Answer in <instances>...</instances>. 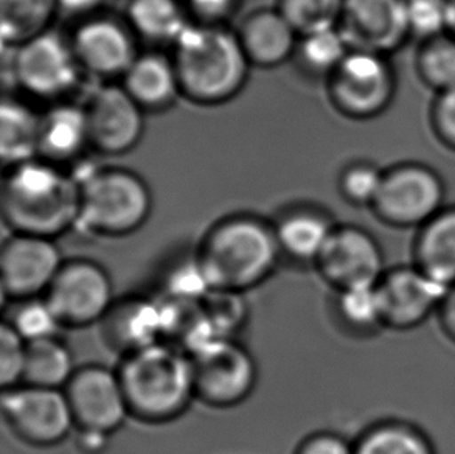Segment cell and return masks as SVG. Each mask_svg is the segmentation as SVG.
<instances>
[{
    "label": "cell",
    "instance_id": "cell-1",
    "mask_svg": "<svg viewBox=\"0 0 455 454\" xmlns=\"http://www.w3.org/2000/svg\"><path fill=\"white\" fill-rule=\"evenodd\" d=\"M2 216L12 232L55 239L80 218V184L47 160L12 166L2 185Z\"/></svg>",
    "mask_w": 455,
    "mask_h": 454
},
{
    "label": "cell",
    "instance_id": "cell-2",
    "mask_svg": "<svg viewBox=\"0 0 455 454\" xmlns=\"http://www.w3.org/2000/svg\"><path fill=\"white\" fill-rule=\"evenodd\" d=\"M180 93L197 105H221L246 86L252 66L240 37L224 25H188L174 43Z\"/></svg>",
    "mask_w": 455,
    "mask_h": 454
},
{
    "label": "cell",
    "instance_id": "cell-3",
    "mask_svg": "<svg viewBox=\"0 0 455 454\" xmlns=\"http://www.w3.org/2000/svg\"><path fill=\"white\" fill-rule=\"evenodd\" d=\"M280 254L275 226L257 216L238 215L218 223L196 257L212 288L244 293L271 276Z\"/></svg>",
    "mask_w": 455,
    "mask_h": 454
},
{
    "label": "cell",
    "instance_id": "cell-4",
    "mask_svg": "<svg viewBox=\"0 0 455 454\" xmlns=\"http://www.w3.org/2000/svg\"><path fill=\"white\" fill-rule=\"evenodd\" d=\"M117 372L131 416L148 424L174 420L196 397L190 356L165 343L124 356Z\"/></svg>",
    "mask_w": 455,
    "mask_h": 454
},
{
    "label": "cell",
    "instance_id": "cell-5",
    "mask_svg": "<svg viewBox=\"0 0 455 454\" xmlns=\"http://www.w3.org/2000/svg\"><path fill=\"white\" fill-rule=\"evenodd\" d=\"M76 179V178H75ZM80 184L78 224L101 237H124L147 223L153 197L147 182L126 168H97Z\"/></svg>",
    "mask_w": 455,
    "mask_h": 454
},
{
    "label": "cell",
    "instance_id": "cell-6",
    "mask_svg": "<svg viewBox=\"0 0 455 454\" xmlns=\"http://www.w3.org/2000/svg\"><path fill=\"white\" fill-rule=\"evenodd\" d=\"M12 49V81L24 91L41 99H60L80 81V62L72 43L44 31Z\"/></svg>",
    "mask_w": 455,
    "mask_h": 454
},
{
    "label": "cell",
    "instance_id": "cell-7",
    "mask_svg": "<svg viewBox=\"0 0 455 454\" xmlns=\"http://www.w3.org/2000/svg\"><path fill=\"white\" fill-rule=\"evenodd\" d=\"M332 105L351 118H371L387 109L395 95V74L386 55L351 49L330 77Z\"/></svg>",
    "mask_w": 455,
    "mask_h": 454
},
{
    "label": "cell",
    "instance_id": "cell-8",
    "mask_svg": "<svg viewBox=\"0 0 455 454\" xmlns=\"http://www.w3.org/2000/svg\"><path fill=\"white\" fill-rule=\"evenodd\" d=\"M444 185L429 166L403 164L384 172L371 209L390 226L421 227L444 209Z\"/></svg>",
    "mask_w": 455,
    "mask_h": 454
},
{
    "label": "cell",
    "instance_id": "cell-9",
    "mask_svg": "<svg viewBox=\"0 0 455 454\" xmlns=\"http://www.w3.org/2000/svg\"><path fill=\"white\" fill-rule=\"evenodd\" d=\"M190 360L195 393L213 408L240 405L257 385V364L234 338L215 339Z\"/></svg>",
    "mask_w": 455,
    "mask_h": 454
},
{
    "label": "cell",
    "instance_id": "cell-10",
    "mask_svg": "<svg viewBox=\"0 0 455 454\" xmlns=\"http://www.w3.org/2000/svg\"><path fill=\"white\" fill-rule=\"evenodd\" d=\"M2 414L12 433L35 447L62 442L75 428L64 389L25 383L5 389L2 393Z\"/></svg>",
    "mask_w": 455,
    "mask_h": 454
},
{
    "label": "cell",
    "instance_id": "cell-11",
    "mask_svg": "<svg viewBox=\"0 0 455 454\" xmlns=\"http://www.w3.org/2000/svg\"><path fill=\"white\" fill-rule=\"evenodd\" d=\"M64 263L53 239L12 232L0 252L2 295L14 302L45 296Z\"/></svg>",
    "mask_w": 455,
    "mask_h": 454
},
{
    "label": "cell",
    "instance_id": "cell-12",
    "mask_svg": "<svg viewBox=\"0 0 455 454\" xmlns=\"http://www.w3.org/2000/svg\"><path fill=\"white\" fill-rule=\"evenodd\" d=\"M45 299L66 327L92 326L105 320L114 305L109 274L89 260L66 262Z\"/></svg>",
    "mask_w": 455,
    "mask_h": 454
},
{
    "label": "cell",
    "instance_id": "cell-13",
    "mask_svg": "<svg viewBox=\"0 0 455 454\" xmlns=\"http://www.w3.org/2000/svg\"><path fill=\"white\" fill-rule=\"evenodd\" d=\"M448 289L417 264L387 268L378 282L384 327L390 330H413L437 316Z\"/></svg>",
    "mask_w": 455,
    "mask_h": 454
},
{
    "label": "cell",
    "instance_id": "cell-14",
    "mask_svg": "<svg viewBox=\"0 0 455 454\" xmlns=\"http://www.w3.org/2000/svg\"><path fill=\"white\" fill-rule=\"evenodd\" d=\"M314 266L338 291L378 283L387 271L378 239L357 226H336Z\"/></svg>",
    "mask_w": 455,
    "mask_h": 454
},
{
    "label": "cell",
    "instance_id": "cell-15",
    "mask_svg": "<svg viewBox=\"0 0 455 454\" xmlns=\"http://www.w3.org/2000/svg\"><path fill=\"white\" fill-rule=\"evenodd\" d=\"M64 393L76 428L112 434L131 416L117 370L103 366L76 369Z\"/></svg>",
    "mask_w": 455,
    "mask_h": 454
},
{
    "label": "cell",
    "instance_id": "cell-16",
    "mask_svg": "<svg viewBox=\"0 0 455 454\" xmlns=\"http://www.w3.org/2000/svg\"><path fill=\"white\" fill-rule=\"evenodd\" d=\"M91 147L103 154H124L139 145L145 129L143 109L124 86L103 85L84 105Z\"/></svg>",
    "mask_w": 455,
    "mask_h": 454
},
{
    "label": "cell",
    "instance_id": "cell-17",
    "mask_svg": "<svg viewBox=\"0 0 455 454\" xmlns=\"http://www.w3.org/2000/svg\"><path fill=\"white\" fill-rule=\"evenodd\" d=\"M351 49L387 55L411 37L406 0H345L340 19Z\"/></svg>",
    "mask_w": 455,
    "mask_h": 454
},
{
    "label": "cell",
    "instance_id": "cell-18",
    "mask_svg": "<svg viewBox=\"0 0 455 454\" xmlns=\"http://www.w3.org/2000/svg\"><path fill=\"white\" fill-rule=\"evenodd\" d=\"M134 31L112 18H89L78 25L72 37L83 72L103 80L124 77L137 56Z\"/></svg>",
    "mask_w": 455,
    "mask_h": 454
},
{
    "label": "cell",
    "instance_id": "cell-19",
    "mask_svg": "<svg viewBox=\"0 0 455 454\" xmlns=\"http://www.w3.org/2000/svg\"><path fill=\"white\" fill-rule=\"evenodd\" d=\"M236 35L247 60L259 68H277L294 55L299 44L297 31L278 8L253 12Z\"/></svg>",
    "mask_w": 455,
    "mask_h": 454
},
{
    "label": "cell",
    "instance_id": "cell-20",
    "mask_svg": "<svg viewBox=\"0 0 455 454\" xmlns=\"http://www.w3.org/2000/svg\"><path fill=\"white\" fill-rule=\"evenodd\" d=\"M106 338L124 356L162 343L164 318L160 301L128 299L114 304L103 320Z\"/></svg>",
    "mask_w": 455,
    "mask_h": 454
},
{
    "label": "cell",
    "instance_id": "cell-21",
    "mask_svg": "<svg viewBox=\"0 0 455 454\" xmlns=\"http://www.w3.org/2000/svg\"><path fill=\"white\" fill-rule=\"evenodd\" d=\"M122 80L124 91L143 111H162L172 106L180 93L172 58L157 52L137 56Z\"/></svg>",
    "mask_w": 455,
    "mask_h": 454
},
{
    "label": "cell",
    "instance_id": "cell-22",
    "mask_svg": "<svg viewBox=\"0 0 455 454\" xmlns=\"http://www.w3.org/2000/svg\"><path fill=\"white\" fill-rule=\"evenodd\" d=\"M87 147L91 137L84 106L62 103L41 116L39 159L58 166L78 158Z\"/></svg>",
    "mask_w": 455,
    "mask_h": 454
},
{
    "label": "cell",
    "instance_id": "cell-23",
    "mask_svg": "<svg viewBox=\"0 0 455 454\" xmlns=\"http://www.w3.org/2000/svg\"><path fill=\"white\" fill-rule=\"evenodd\" d=\"M413 263L446 288L455 287V207L442 209L419 227Z\"/></svg>",
    "mask_w": 455,
    "mask_h": 454
},
{
    "label": "cell",
    "instance_id": "cell-24",
    "mask_svg": "<svg viewBox=\"0 0 455 454\" xmlns=\"http://www.w3.org/2000/svg\"><path fill=\"white\" fill-rule=\"evenodd\" d=\"M336 226L315 210L291 212L275 226L278 245L284 254L299 262L315 263Z\"/></svg>",
    "mask_w": 455,
    "mask_h": 454
},
{
    "label": "cell",
    "instance_id": "cell-25",
    "mask_svg": "<svg viewBox=\"0 0 455 454\" xmlns=\"http://www.w3.org/2000/svg\"><path fill=\"white\" fill-rule=\"evenodd\" d=\"M41 116L16 100L0 106V158L5 166L36 159L39 154Z\"/></svg>",
    "mask_w": 455,
    "mask_h": 454
},
{
    "label": "cell",
    "instance_id": "cell-26",
    "mask_svg": "<svg viewBox=\"0 0 455 454\" xmlns=\"http://www.w3.org/2000/svg\"><path fill=\"white\" fill-rule=\"evenodd\" d=\"M128 25L151 43L172 44L188 28V12L179 0H131Z\"/></svg>",
    "mask_w": 455,
    "mask_h": 454
},
{
    "label": "cell",
    "instance_id": "cell-27",
    "mask_svg": "<svg viewBox=\"0 0 455 454\" xmlns=\"http://www.w3.org/2000/svg\"><path fill=\"white\" fill-rule=\"evenodd\" d=\"M355 454H435L431 439L404 420H382L363 431Z\"/></svg>",
    "mask_w": 455,
    "mask_h": 454
},
{
    "label": "cell",
    "instance_id": "cell-28",
    "mask_svg": "<svg viewBox=\"0 0 455 454\" xmlns=\"http://www.w3.org/2000/svg\"><path fill=\"white\" fill-rule=\"evenodd\" d=\"M56 10H60L58 0H0L4 47H16L49 30Z\"/></svg>",
    "mask_w": 455,
    "mask_h": 454
},
{
    "label": "cell",
    "instance_id": "cell-29",
    "mask_svg": "<svg viewBox=\"0 0 455 454\" xmlns=\"http://www.w3.org/2000/svg\"><path fill=\"white\" fill-rule=\"evenodd\" d=\"M76 368L70 350L58 338L28 343L24 383L31 386L64 389ZM22 383V385H24Z\"/></svg>",
    "mask_w": 455,
    "mask_h": 454
},
{
    "label": "cell",
    "instance_id": "cell-30",
    "mask_svg": "<svg viewBox=\"0 0 455 454\" xmlns=\"http://www.w3.org/2000/svg\"><path fill=\"white\" fill-rule=\"evenodd\" d=\"M297 50L311 74L330 77L350 53L351 47L340 27H332L300 36Z\"/></svg>",
    "mask_w": 455,
    "mask_h": 454
},
{
    "label": "cell",
    "instance_id": "cell-31",
    "mask_svg": "<svg viewBox=\"0 0 455 454\" xmlns=\"http://www.w3.org/2000/svg\"><path fill=\"white\" fill-rule=\"evenodd\" d=\"M340 320L356 333H375L384 327L378 283L338 291Z\"/></svg>",
    "mask_w": 455,
    "mask_h": 454
},
{
    "label": "cell",
    "instance_id": "cell-32",
    "mask_svg": "<svg viewBox=\"0 0 455 454\" xmlns=\"http://www.w3.org/2000/svg\"><path fill=\"white\" fill-rule=\"evenodd\" d=\"M417 66L421 80L438 93L455 89V37L446 33L425 41Z\"/></svg>",
    "mask_w": 455,
    "mask_h": 454
},
{
    "label": "cell",
    "instance_id": "cell-33",
    "mask_svg": "<svg viewBox=\"0 0 455 454\" xmlns=\"http://www.w3.org/2000/svg\"><path fill=\"white\" fill-rule=\"evenodd\" d=\"M345 0H278V12L283 14L299 37L339 27Z\"/></svg>",
    "mask_w": 455,
    "mask_h": 454
},
{
    "label": "cell",
    "instance_id": "cell-34",
    "mask_svg": "<svg viewBox=\"0 0 455 454\" xmlns=\"http://www.w3.org/2000/svg\"><path fill=\"white\" fill-rule=\"evenodd\" d=\"M5 320L27 343L58 338L56 335L64 327L45 296L16 302L12 316Z\"/></svg>",
    "mask_w": 455,
    "mask_h": 454
},
{
    "label": "cell",
    "instance_id": "cell-35",
    "mask_svg": "<svg viewBox=\"0 0 455 454\" xmlns=\"http://www.w3.org/2000/svg\"><path fill=\"white\" fill-rule=\"evenodd\" d=\"M243 295L228 289H212L201 301L220 338H232L246 322L247 305Z\"/></svg>",
    "mask_w": 455,
    "mask_h": 454
},
{
    "label": "cell",
    "instance_id": "cell-36",
    "mask_svg": "<svg viewBox=\"0 0 455 454\" xmlns=\"http://www.w3.org/2000/svg\"><path fill=\"white\" fill-rule=\"evenodd\" d=\"M406 6L411 36L427 41L448 33L451 0H406Z\"/></svg>",
    "mask_w": 455,
    "mask_h": 454
},
{
    "label": "cell",
    "instance_id": "cell-37",
    "mask_svg": "<svg viewBox=\"0 0 455 454\" xmlns=\"http://www.w3.org/2000/svg\"><path fill=\"white\" fill-rule=\"evenodd\" d=\"M384 172L369 162H357L347 166L340 174L339 187L347 201L355 206H369L375 203L381 191Z\"/></svg>",
    "mask_w": 455,
    "mask_h": 454
},
{
    "label": "cell",
    "instance_id": "cell-38",
    "mask_svg": "<svg viewBox=\"0 0 455 454\" xmlns=\"http://www.w3.org/2000/svg\"><path fill=\"white\" fill-rule=\"evenodd\" d=\"M209 279L205 276L203 264L199 258L187 260L178 264L168 274L165 283V297L179 299V301H203L205 296L212 291Z\"/></svg>",
    "mask_w": 455,
    "mask_h": 454
},
{
    "label": "cell",
    "instance_id": "cell-39",
    "mask_svg": "<svg viewBox=\"0 0 455 454\" xmlns=\"http://www.w3.org/2000/svg\"><path fill=\"white\" fill-rule=\"evenodd\" d=\"M27 347L28 343L4 320L0 327V383L4 391L24 383Z\"/></svg>",
    "mask_w": 455,
    "mask_h": 454
},
{
    "label": "cell",
    "instance_id": "cell-40",
    "mask_svg": "<svg viewBox=\"0 0 455 454\" xmlns=\"http://www.w3.org/2000/svg\"><path fill=\"white\" fill-rule=\"evenodd\" d=\"M185 8L201 25H222L234 16L238 0H185Z\"/></svg>",
    "mask_w": 455,
    "mask_h": 454
},
{
    "label": "cell",
    "instance_id": "cell-41",
    "mask_svg": "<svg viewBox=\"0 0 455 454\" xmlns=\"http://www.w3.org/2000/svg\"><path fill=\"white\" fill-rule=\"evenodd\" d=\"M432 123L444 145L455 150V89L438 93L432 108Z\"/></svg>",
    "mask_w": 455,
    "mask_h": 454
},
{
    "label": "cell",
    "instance_id": "cell-42",
    "mask_svg": "<svg viewBox=\"0 0 455 454\" xmlns=\"http://www.w3.org/2000/svg\"><path fill=\"white\" fill-rule=\"evenodd\" d=\"M296 454H355V443L336 433H315L299 445Z\"/></svg>",
    "mask_w": 455,
    "mask_h": 454
},
{
    "label": "cell",
    "instance_id": "cell-43",
    "mask_svg": "<svg viewBox=\"0 0 455 454\" xmlns=\"http://www.w3.org/2000/svg\"><path fill=\"white\" fill-rule=\"evenodd\" d=\"M76 447L81 453L84 454H101L108 449V442L111 434L97 430H84V428H76Z\"/></svg>",
    "mask_w": 455,
    "mask_h": 454
},
{
    "label": "cell",
    "instance_id": "cell-44",
    "mask_svg": "<svg viewBox=\"0 0 455 454\" xmlns=\"http://www.w3.org/2000/svg\"><path fill=\"white\" fill-rule=\"evenodd\" d=\"M444 335L455 343V287H451L444 296L437 313Z\"/></svg>",
    "mask_w": 455,
    "mask_h": 454
},
{
    "label": "cell",
    "instance_id": "cell-45",
    "mask_svg": "<svg viewBox=\"0 0 455 454\" xmlns=\"http://www.w3.org/2000/svg\"><path fill=\"white\" fill-rule=\"evenodd\" d=\"M105 0H58L60 10L72 14H89L103 5Z\"/></svg>",
    "mask_w": 455,
    "mask_h": 454
},
{
    "label": "cell",
    "instance_id": "cell-46",
    "mask_svg": "<svg viewBox=\"0 0 455 454\" xmlns=\"http://www.w3.org/2000/svg\"><path fill=\"white\" fill-rule=\"evenodd\" d=\"M448 33L455 37V0H451L450 28H448Z\"/></svg>",
    "mask_w": 455,
    "mask_h": 454
}]
</instances>
